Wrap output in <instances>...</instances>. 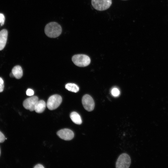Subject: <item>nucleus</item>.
Segmentation results:
<instances>
[{
	"mask_svg": "<svg viewBox=\"0 0 168 168\" xmlns=\"http://www.w3.org/2000/svg\"><path fill=\"white\" fill-rule=\"evenodd\" d=\"M61 96L58 94L53 95L49 97L46 104L48 108L50 110L57 109L62 103Z\"/></svg>",
	"mask_w": 168,
	"mask_h": 168,
	"instance_id": "nucleus-3",
	"label": "nucleus"
},
{
	"mask_svg": "<svg viewBox=\"0 0 168 168\" xmlns=\"http://www.w3.org/2000/svg\"><path fill=\"white\" fill-rule=\"evenodd\" d=\"M10 76L11 77H14V76L12 72L10 74Z\"/></svg>",
	"mask_w": 168,
	"mask_h": 168,
	"instance_id": "nucleus-20",
	"label": "nucleus"
},
{
	"mask_svg": "<svg viewBox=\"0 0 168 168\" xmlns=\"http://www.w3.org/2000/svg\"><path fill=\"white\" fill-rule=\"evenodd\" d=\"M72 60L75 65L79 67L87 66L91 62L90 57L83 54L74 55L72 58Z\"/></svg>",
	"mask_w": 168,
	"mask_h": 168,
	"instance_id": "nucleus-2",
	"label": "nucleus"
},
{
	"mask_svg": "<svg viewBox=\"0 0 168 168\" xmlns=\"http://www.w3.org/2000/svg\"><path fill=\"white\" fill-rule=\"evenodd\" d=\"M111 93L113 96L114 97H117L120 94V92L119 89L116 88H113L111 91Z\"/></svg>",
	"mask_w": 168,
	"mask_h": 168,
	"instance_id": "nucleus-14",
	"label": "nucleus"
},
{
	"mask_svg": "<svg viewBox=\"0 0 168 168\" xmlns=\"http://www.w3.org/2000/svg\"><path fill=\"white\" fill-rule=\"evenodd\" d=\"M82 103L85 110L88 111L93 110L95 106V103L92 98L89 95L86 94L82 97Z\"/></svg>",
	"mask_w": 168,
	"mask_h": 168,
	"instance_id": "nucleus-6",
	"label": "nucleus"
},
{
	"mask_svg": "<svg viewBox=\"0 0 168 168\" xmlns=\"http://www.w3.org/2000/svg\"><path fill=\"white\" fill-rule=\"evenodd\" d=\"M34 91L30 89H28L26 91V94L27 96H30L34 94Z\"/></svg>",
	"mask_w": 168,
	"mask_h": 168,
	"instance_id": "nucleus-17",
	"label": "nucleus"
},
{
	"mask_svg": "<svg viewBox=\"0 0 168 168\" xmlns=\"http://www.w3.org/2000/svg\"></svg>",
	"mask_w": 168,
	"mask_h": 168,
	"instance_id": "nucleus-21",
	"label": "nucleus"
},
{
	"mask_svg": "<svg viewBox=\"0 0 168 168\" xmlns=\"http://www.w3.org/2000/svg\"><path fill=\"white\" fill-rule=\"evenodd\" d=\"M8 32L6 29H3L0 31V51L5 47L7 41Z\"/></svg>",
	"mask_w": 168,
	"mask_h": 168,
	"instance_id": "nucleus-9",
	"label": "nucleus"
},
{
	"mask_svg": "<svg viewBox=\"0 0 168 168\" xmlns=\"http://www.w3.org/2000/svg\"><path fill=\"white\" fill-rule=\"evenodd\" d=\"M5 139V138L4 134L0 131V143L4 142Z\"/></svg>",
	"mask_w": 168,
	"mask_h": 168,
	"instance_id": "nucleus-18",
	"label": "nucleus"
},
{
	"mask_svg": "<svg viewBox=\"0 0 168 168\" xmlns=\"http://www.w3.org/2000/svg\"></svg>",
	"mask_w": 168,
	"mask_h": 168,
	"instance_id": "nucleus-22",
	"label": "nucleus"
},
{
	"mask_svg": "<svg viewBox=\"0 0 168 168\" xmlns=\"http://www.w3.org/2000/svg\"><path fill=\"white\" fill-rule=\"evenodd\" d=\"M46 106V104L44 100H38L35 105V111L37 113H41L45 110Z\"/></svg>",
	"mask_w": 168,
	"mask_h": 168,
	"instance_id": "nucleus-10",
	"label": "nucleus"
},
{
	"mask_svg": "<svg viewBox=\"0 0 168 168\" xmlns=\"http://www.w3.org/2000/svg\"><path fill=\"white\" fill-rule=\"evenodd\" d=\"M57 134L60 138L65 140H70L74 136V134L72 131L68 128L59 130L57 132Z\"/></svg>",
	"mask_w": 168,
	"mask_h": 168,
	"instance_id": "nucleus-8",
	"label": "nucleus"
},
{
	"mask_svg": "<svg viewBox=\"0 0 168 168\" xmlns=\"http://www.w3.org/2000/svg\"><path fill=\"white\" fill-rule=\"evenodd\" d=\"M46 35L51 38H55L59 36L62 33L61 26L56 22H51L48 23L44 29Z\"/></svg>",
	"mask_w": 168,
	"mask_h": 168,
	"instance_id": "nucleus-1",
	"label": "nucleus"
},
{
	"mask_svg": "<svg viewBox=\"0 0 168 168\" xmlns=\"http://www.w3.org/2000/svg\"><path fill=\"white\" fill-rule=\"evenodd\" d=\"M70 117L72 122L77 124H80L82 120L80 115L76 112H72L70 114Z\"/></svg>",
	"mask_w": 168,
	"mask_h": 168,
	"instance_id": "nucleus-12",
	"label": "nucleus"
},
{
	"mask_svg": "<svg viewBox=\"0 0 168 168\" xmlns=\"http://www.w3.org/2000/svg\"><path fill=\"white\" fill-rule=\"evenodd\" d=\"M12 72L14 77L17 79L21 78L23 75V71L21 67L19 65L14 66L12 69Z\"/></svg>",
	"mask_w": 168,
	"mask_h": 168,
	"instance_id": "nucleus-11",
	"label": "nucleus"
},
{
	"mask_svg": "<svg viewBox=\"0 0 168 168\" xmlns=\"http://www.w3.org/2000/svg\"><path fill=\"white\" fill-rule=\"evenodd\" d=\"M93 8L99 11H104L108 9L112 4V0H91Z\"/></svg>",
	"mask_w": 168,
	"mask_h": 168,
	"instance_id": "nucleus-4",
	"label": "nucleus"
},
{
	"mask_svg": "<svg viewBox=\"0 0 168 168\" xmlns=\"http://www.w3.org/2000/svg\"><path fill=\"white\" fill-rule=\"evenodd\" d=\"M131 159L126 153L121 154L117 160L116 164V168H128L131 164Z\"/></svg>",
	"mask_w": 168,
	"mask_h": 168,
	"instance_id": "nucleus-5",
	"label": "nucleus"
},
{
	"mask_svg": "<svg viewBox=\"0 0 168 168\" xmlns=\"http://www.w3.org/2000/svg\"><path fill=\"white\" fill-rule=\"evenodd\" d=\"M5 18L4 15L2 13H0V23L1 26H2L4 24Z\"/></svg>",
	"mask_w": 168,
	"mask_h": 168,
	"instance_id": "nucleus-15",
	"label": "nucleus"
},
{
	"mask_svg": "<svg viewBox=\"0 0 168 168\" xmlns=\"http://www.w3.org/2000/svg\"><path fill=\"white\" fill-rule=\"evenodd\" d=\"M34 168H44V167L43 166L40 164H38L35 165L34 167Z\"/></svg>",
	"mask_w": 168,
	"mask_h": 168,
	"instance_id": "nucleus-19",
	"label": "nucleus"
},
{
	"mask_svg": "<svg viewBox=\"0 0 168 168\" xmlns=\"http://www.w3.org/2000/svg\"><path fill=\"white\" fill-rule=\"evenodd\" d=\"M38 101V98L36 96H33L25 100L23 103V107L31 111L35 110V105Z\"/></svg>",
	"mask_w": 168,
	"mask_h": 168,
	"instance_id": "nucleus-7",
	"label": "nucleus"
},
{
	"mask_svg": "<svg viewBox=\"0 0 168 168\" xmlns=\"http://www.w3.org/2000/svg\"><path fill=\"white\" fill-rule=\"evenodd\" d=\"M4 82L2 78L0 77V92H2L4 89Z\"/></svg>",
	"mask_w": 168,
	"mask_h": 168,
	"instance_id": "nucleus-16",
	"label": "nucleus"
},
{
	"mask_svg": "<svg viewBox=\"0 0 168 168\" xmlns=\"http://www.w3.org/2000/svg\"><path fill=\"white\" fill-rule=\"evenodd\" d=\"M65 87L68 91L75 93L77 92L79 90V87L74 83H68L66 85Z\"/></svg>",
	"mask_w": 168,
	"mask_h": 168,
	"instance_id": "nucleus-13",
	"label": "nucleus"
}]
</instances>
